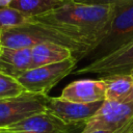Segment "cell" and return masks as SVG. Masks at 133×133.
Here are the masks:
<instances>
[{"label":"cell","mask_w":133,"mask_h":133,"mask_svg":"<svg viewBox=\"0 0 133 133\" xmlns=\"http://www.w3.org/2000/svg\"><path fill=\"white\" fill-rule=\"evenodd\" d=\"M68 1H71V0H58L59 4H61V3H64V2H68Z\"/></svg>","instance_id":"obj_21"},{"label":"cell","mask_w":133,"mask_h":133,"mask_svg":"<svg viewBox=\"0 0 133 133\" xmlns=\"http://www.w3.org/2000/svg\"><path fill=\"white\" fill-rule=\"evenodd\" d=\"M78 60L75 57L61 62L37 66L24 72L17 80L26 91L48 95V92L68 75L76 70Z\"/></svg>","instance_id":"obj_4"},{"label":"cell","mask_w":133,"mask_h":133,"mask_svg":"<svg viewBox=\"0 0 133 133\" xmlns=\"http://www.w3.org/2000/svg\"><path fill=\"white\" fill-rule=\"evenodd\" d=\"M132 129H133V119L126 126H124L117 130H114V131H92L90 133H129Z\"/></svg>","instance_id":"obj_18"},{"label":"cell","mask_w":133,"mask_h":133,"mask_svg":"<svg viewBox=\"0 0 133 133\" xmlns=\"http://www.w3.org/2000/svg\"><path fill=\"white\" fill-rule=\"evenodd\" d=\"M131 42H133V0L113 6L105 35L85 59L91 61L101 58Z\"/></svg>","instance_id":"obj_3"},{"label":"cell","mask_w":133,"mask_h":133,"mask_svg":"<svg viewBox=\"0 0 133 133\" xmlns=\"http://www.w3.org/2000/svg\"><path fill=\"white\" fill-rule=\"evenodd\" d=\"M31 48H6L0 50V72L18 79L31 69Z\"/></svg>","instance_id":"obj_11"},{"label":"cell","mask_w":133,"mask_h":133,"mask_svg":"<svg viewBox=\"0 0 133 133\" xmlns=\"http://www.w3.org/2000/svg\"><path fill=\"white\" fill-rule=\"evenodd\" d=\"M106 84L103 78L80 79L69 83L61 91L60 98L82 104L105 101Z\"/></svg>","instance_id":"obj_10"},{"label":"cell","mask_w":133,"mask_h":133,"mask_svg":"<svg viewBox=\"0 0 133 133\" xmlns=\"http://www.w3.org/2000/svg\"><path fill=\"white\" fill-rule=\"evenodd\" d=\"M78 3L88 4V5H96V6H116L122 3L128 2L130 0H73Z\"/></svg>","instance_id":"obj_17"},{"label":"cell","mask_w":133,"mask_h":133,"mask_svg":"<svg viewBox=\"0 0 133 133\" xmlns=\"http://www.w3.org/2000/svg\"><path fill=\"white\" fill-rule=\"evenodd\" d=\"M31 22V17L8 6L0 8V31L17 28Z\"/></svg>","instance_id":"obj_15"},{"label":"cell","mask_w":133,"mask_h":133,"mask_svg":"<svg viewBox=\"0 0 133 133\" xmlns=\"http://www.w3.org/2000/svg\"><path fill=\"white\" fill-rule=\"evenodd\" d=\"M0 133H18V132H14V131H10L7 129H2V130H0Z\"/></svg>","instance_id":"obj_20"},{"label":"cell","mask_w":133,"mask_h":133,"mask_svg":"<svg viewBox=\"0 0 133 133\" xmlns=\"http://www.w3.org/2000/svg\"><path fill=\"white\" fill-rule=\"evenodd\" d=\"M72 57L75 56L70 48L55 43H43L31 48V69L61 62Z\"/></svg>","instance_id":"obj_12"},{"label":"cell","mask_w":133,"mask_h":133,"mask_svg":"<svg viewBox=\"0 0 133 133\" xmlns=\"http://www.w3.org/2000/svg\"><path fill=\"white\" fill-rule=\"evenodd\" d=\"M103 102L82 104L71 102L58 97H48L46 111L68 125L82 126L99 110Z\"/></svg>","instance_id":"obj_8"},{"label":"cell","mask_w":133,"mask_h":133,"mask_svg":"<svg viewBox=\"0 0 133 133\" xmlns=\"http://www.w3.org/2000/svg\"><path fill=\"white\" fill-rule=\"evenodd\" d=\"M133 119V101H103L99 110L89 118L80 133L92 131H114Z\"/></svg>","instance_id":"obj_6"},{"label":"cell","mask_w":133,"mask_h":133,"mask_svg":"<svg viewBox=\"0 0 133 133\" xmlns=\"http://www.w3.org/2000/svg\"><path fill=\"white\" fill-rule=\"evenodd\" d=\"M58 5V0H12L10 7L29 17H35L45 14Z\"/></svg>","instance_id":"obj_14"},{"label":"cell","mask_w":133,"mask_h":133,"mask_svg":"<svg viewBox=\"0 0 133 133\" xmlns=\"http://www.w3.org/2000/svg\"><path fill=\"white\" fill-rule=\"evenodd\" d=\"M131 77H132V79H133V72L131 73Z\"/></svg>","instance_id":"obj_23"},{"label":"cell","mask_w":133,"mask_h":133,"mask_svg":"<svg viewBox=\"0 0 133 133\" xmlns=\"http://www.w3.org/2000/svg\"><path fill=\"white\" fill-rule=\"evenodd\" d=\"M2 48V44H1V31H0V50Z\"/></svg>","instance_id":"obj_22"},{"label":"cell","mask_w":133,"mask_h":133,"mask_svg":"<svg viewBox=\"0 0 133 133\" xmlns=\"http://www.w3.org/2000/svg\"><path fill=\"white\" fill-rule=\"evenodd\" d=\"M129 133H130V132H129Z\"/></svg>","instance_id":"obj_25"},{"label":"cell","mask_w":133,"mask_h":133,"mask_svg":"<svg viewBox=\"0 0 133 133\" xmlns=\"http://www.w3.org/2000/svg\"><path fill=\"white\" fill-rule=\"evenodd\" d=\"M130 133H133V129H132V130H131V131H130Z\"/></svg>","instance_id":"obj_24"},{"label":"cell","mask_w":133,"mask_h":133,"mask_svg":"<svg viewBox=\"0 0 133 133\" xmlns=\"http://www.w3.org/2000/svg\"><path fill=\"white\" fill-rule=\"evenodd\" d=\"M48 95L25 91L20 96L0 100V130L31 115L46 111Z\"/></svg>","instance_id":"obj_5"},{"label":"cell","mask_w":133,"mask_h":133,"mask_svg":"<svg viewBox=\"0 0 133 133\" xmlns=\"http://www.w3.org/2000/svg\"><path fill=\"white\" fill-rule=\"evenodd\" d=\"M12 0H0V8H5L10 6Z\"/></svg>","instance_id":"obj_19"},{"label":"cell","mask_w":133,"mask_h":133,"mask_svg":"<svg viewBox=\"0 0 133 133\" xmlns=\"http://www.w3.org/2000/svg\"><path fill=\"white\" fill-rule=\"evenodd\" d=\"M112 11L113 6L88 5L71 0L45 14L31 17V22L77 43L89 53L105 35Z\"/></svg>","instance_id":"obj_1"},{"label":"cell","mask_w":133,"mask_h":133,"mask_svg":"<svg viewBox=\"0 0 133 133\" xmlns=\"http://www.w3.org/2000/svg\"><path fill=\"white\" fill-rule=\"evenodd\" d=\"M25 91V88L16 78L0 72V100L20 96Z\"/></svg>","instance_id":"obj_16"},{"label":"cell","mask_w":133,"mask_h":133,"mask_svg":"<svg viewBox=\"0 0 133 133\" xmlns=\"http://www.w3.org/2000/svg\"><path fill=\"white\" fill-rule=\"evenodd\" d=\"M83 127L84 125H68L53 114L44 111L20 121L5 129L18 133H74L75 130H82Z\"/></svg>","instance_id":"obj_9"},{"label":"cell","mask_w":133,"mask_h":133,"mask_svg":"<svg viewBox=\"0 0 133 133\" xmlns=\"http://www.w3.org/2000/svg\"><path fill=\"white\" fill-rule=\"evenodd\" d=\"M133 72V42L116 49L101 58L88 61L73 74H97L101 77L113 75H131Z\"/></svg>","instance_id":"obj_7"},{"label":"cell","mask_w":133,"mask_h":133,"mask_svg":"<svg viewBox=\"0 0 133 133\" xmlns=\"http://www.w3.org/2000/svg\"><path fill=\"white\" fill-rule=\"evenodd\" d=\"M106 84L105 100L117 102L133 101V79L131 75L101 77Z\"/></svg>","instance_id":"obj_13"},{"label":"cell","mask_w":133,"mask_h":133,"mask_svg":"<svg viewBox=\"0 0 133 133\" xmlns=\"http://www.w3.org/2000/svg\"><path fill=\"white\" fill-rule=\"evenodd\" d=\"M43 43H55L70 48L78 61L85 59L88 54V51L84 47L37 23L30 22L23 26L1 32L2 47L16 49L32 48Z\"/></svg>","instance_id":"obj_2"}]
</instances>
